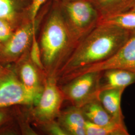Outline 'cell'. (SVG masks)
I'll list each match as a JSON object with an SVG mask.
<instances>
[{
	"instance_id": "cell-1",
	"label": "cell",
	"mask_w": 135,
	"mask_h": 135,
	"mask_svg": "<svg viewBox=\"0 0 135 135\" xmlns=\"http://www.w3.org/2000/svg\"><path fill=\"white\" fill-rule=\"evenodd\" d=\"M130 31L112 25L98 24L78 44L64 71L70 74L110 59L126 42Z\"/></svg>"
},
{
	"instance_id": "cell-2",
	"label": "cell",
	"mask_w": 135,
	"mask_h": 135,
	"mask_svg": "<svg viewBox=\"0 0 135 135\" xmlns=\"http://www.w3.org/2000/svg\"><path fill=\"white\" fill-rule=\"evenodd\" d=\"M42 32L40 41L43 65L52 66L63 54H71L79 42L75 38L63 17L58 4L54 2Z\"/></svg>"
},
{
	"instance_id": "cell-3",
	"label": "cell",
	"mask_w": 135,
	"mask_h": 135,
	"mask_svg": "<svg viewBox=\"0 0 135 135\" xmlns=\"http://www.w3.org/2000/svg\"><path fill=\"white\" fill-rule=\"evenodd\" d=\"M56 3L79 43L98 24L100 15L91 0Z\"/></svg>"
},
{
	"instance_id": "cell-4",
	"label": "cell",
	"mask_w": 135,
	"mask_h": 135,
	"mask_svg": "<svg viewBox=\"0 0 135 135\" xmlns=\"http://www.w3.org/2000/svg\"><path fill=\"white\" fill-rule=\"evenodd\" d=\"M101 74V71L89 72L71 79L64 91L75 106L81 107L97 98Z\"/></svg>"
},
{
	"instance_id": "cell-5",
	"label": "cell",
	"mask_w": 135,
	"mask_h": 135,
	"mask_svg": "<svg viewBox=\"0 0 135 135\" xmlns=\"http://www.w3.org/2000/svg\"><path fill=\"white\" fill-rule=\"evenodd\" d=\"M112 68H118L135 73V30L130 31V36L124 44L112 57L106 61L84 68L71 73L74 78L83 73L101 71Z\"/></svg>"
},
{
	"instance_id": "cell-6",
	"label": "cell",
	"mask_w": 135,
	"mask_h": 135,
	"mask_svg": "<svg viewBox=\"0 0 135 135\" xmlns=\"http://www.w3.org/2000/svg\"><path fill=\"white\" fill-rule=\"evenodd\" d=\"M37 102L20 80L8 71L0 76V109L15 105H30Z\"/></svg>"
},
{
	"instance_id": "cell-7",
	"label": "cell",
	"mask_w": 135,
	"mask_h": 135,
	"mask_svg": "<svg viewBox=\"0 0 135 135\" xmlns=\"http://www.w3.org/2000/svg\"><path fill=\"white\" fill-rule=\"evenodd\" d=\"M38 16L35 22L26 20L15 30L10 39L0 48V55L6 61H11L19 57L32 43L36 33Z\"/></svg>"
},
{
	"instance_id": "cell-8",
	"label": "cell",
	"mask_w": 135,
	"mask_h": 135,
	"mask_svg": "<svg viewBox=\"0 0 135 135\" xmlns=\"http://www.w3.org/2000/svg\"><path fill=\"white\" fill-rule=\"evenodd\" d=\"M62 101V95L58 88L53 83L49 82L37 102L35 115L42 121H51L58 115Z\"/></svg>"
},
{
	"instance_id": "cell-9",
	"label": "cell",
	"mask_w": 135,
	"mask_h": 135,
	"mask_svg": "<svg viewBox=\"0 0 135 135\" xmlns=\"http://www.w3.org/2000/svg\"><path fill=\"white\" fill-rule=\"evenodd\" d=\"M32 0H0V19L8 21L16 29L29 19Z\"/></svg>"
},
{
	"instance_id": "cell-10",
	"label": "cell",
	"mask_w": 135,
	"mask_h": 135,
	"mask_svg": "<svg viewBox=\"0 0 135 135\" xmlns=\"http://www.w3.org/2000/svg\"><path fill=\"white\" fill-rule=\"evenodd\" d=\"M134 83V73L118 68L108 69L101 71L99 92L109 89H125L127 87Z\"/></svg>"
},
{
	"instance_id": "cell-11",
	"label": "cell",
	"mask_w": 135,
	"mask_h": 135,
	"mask_svg": "<svg viewBox=\"0 0 135 135\" xmlns=\"http://www.w3.org/2000/svg\"><path fill=\"white\" fill-rule=\"evenodd\" d=\"M125 89L105 90L99 92L97 98L107 112L117 123L125 125L121 108L122 96Z\"/></svg>"
},
{
	"instance_id": "cell-12",
	"label": "cell",
	"mask_w": 135,
	"mask_h": 135,
	"mask_svg": "<svg viewBox=\"0 0 135 135\" xmlns=\"http://www.w3.org/2000/svg\"><path fill=\"white\" fill-rule=\"evenodd\" d=\"M81 108L86 120L95 124L103 126L117 123L107 112L97 98L87 102Z\"/></svg>"
},
{
	"instance_id": "cell-13",
	"label": "cell",
	"mask_w": 135,
	"mask_h": 135,
	"mask_svg": "<svg viewBox=\"0 0 135 135\" xmlns=\"http://www.w3.org/2000/svg\"><path fill=\"white\" fill-rule=\"evenodd\" d=\"M98 11L100 18L129 11L135 0H91Z\"/></svg>"
},
{
	"instance_id": "cell-14",
	"label": "cell",
	"mask_w": 135,
	"mask_h": 135,
	"mask_svg": "<svg viewBox=\"0 0 135 135\" xmlns=\"http://www.w3.org/2000/svg\"><path fill=\"white\" fill-rule=\"evenodd\" d=\"M63 125L68 133L73 135H86L85 124L86 119L81 107H74L63 115Z\"/></svg>"
},
{
	"instance_id": "cell-15",
	"label": "cell",
	"mask_w": 135,
	"mask_h": 135,
	"mask_svg": "<svg viewBox=\"0 0 135 135\" xmlns=\"http://www.w3.org/2000/svg\"><path fill=\"white\" fill-rule=\"evenodd\" d=\"M20 76L25 88L36 98L38 102L41 93L38 75L34 66L29 62L24 63L20 69Z\"/></svg>"
},
{
	"instance_id": "cell-16",
	"label": "cell",
	"mask_w": 135,
	"mask_h": 135,
	"mask_svg": "<svg viewBox=\"0 0 135 135\" xmlns=\"http://www.w3.org/2000/svg\"><path fill=\"white\" fill-rule=\"evenodd\" d=\"M85 129L86 135H129L125 125L118 123L107 125H98L86 120Z\"/></svg>"
},
{
	"instance_id": "cell-17",
	"label": "cell",
	"mask_w": 135,
	"mask_h": 135,
	"mask_svg": "<svg viewBox=\"0 0 135 135\" xmlns=\"http://www.w3.org/2000/svg\"><path fill=\"white\" fill-rule=\"evenodd\" d=\"M98 24L112 25L129 31L135 30V12L129 10L100 18Z\"/></svg>"
},
{
	"instance_id": "cell-18",
	"label": "cell",
	"mask_w": 135,
	"mask_h": 135,
	"mask_svg": "<svg viewBox=\"0 0 135 135\" xmlns=\"http://www.w3.org/2000/svg\"><path fill=\"white\" fill-rule=\"evenodd\" d=\"M30 56L33 63L40 68H43V65L42 63L41 50L40 48L38 41H37L36 36V33L34 34L32 43L31 45Z\"/></svg>"
},
{
	"instance_id": "cell-19",
	"label": "cell",
	"mask_w": 135,
	"mask_h": 135,
	"mask_svg": "<svg viewBox=\"0 0 135 135\" xmlns=\"http://www.w3.org/2000/svg\"><path fill=\"white\" fill-rule=\"evenodd\" d=\"M15 29L8 21L0 19V41L2 45L10 39Z\"/></svg>"
},
{
	"instance_id": "cell-20",
	"label": "cell",
	"mask_w": 135,
	"mask_h": 135,
	"mask_svg": "<svg viewBox=\"0 0 135 135\" xmlns=\"http://www.w3.org/2000/svg\"><path fill=\"white\" fill-rule=\"evenodd\" d=\"M48 0H32L29 9V19L35 22L39 11Z\"/></svg>"
},
{
	"instance_id": "cell-21",
	"label": "cell",
	"mask_w": 135,
	"mask_h": 135,
	"mask_svg": "<svg viewBox=\"0 0 135 135\" xmlns=\"http://www.w3.org/2000/svg\"><path fill=\"white\" fill-rule=\"evenodd\" d=\"M6 118V113L4 111L0 109V124L4 121Z\"/></svg>"
},
{
	"instance_id": "cell-22",
	"label": "cell",
	"mask_w": 135,
	"mask_h": 135,
	"mask_svg": "<svg viewBox=\"0 0 135 135\" xmlns=\"http://www.w3.org/2000/svg\"><path fill=\"white\" fill-rule=\"evenodd\" d=\"M8 71H7V70H6L5 68L3 67L1 65H0V76L5 74L7 72H8Z\"/></svg>"
},
{
	"instance_id": "cell-23",
	"label": "cell",
	"mask_w": 135,
	"mask_h": 135,
	"mask_svg": "<svg viewBox=\"0 0 135 135\" xmlns=\"http://www.w3.org/2000/svg\"><path fill=\"white\" fill-rule=\"evenodd\" d=\"M78 1V0H52V1H53V2H58V3L72 2V1Z\"/></svg>"
},
{
	"instance_id": "cell-24",
	"label": "cell",
	"mask_w": 135,
	"mask_h": 135,
	"mask_svg": "<svg viewBox=\"0 0 135 135\" xmlns=\"http://www.w3.org/2000/svg\"><path fill=\"white\" fill-rule=\"evenodd\" d=\"M131 11H133V12H135V4L134 5V6H133V7L131 9Z\"/></svg>"
},
{
	"instance_id": "cell-25",
	"label": "cell",
	"mask_w": 135,
	"mask_h": 135,
	"mask_svg": "<svg viewBox=\"0 0 135 135\" xmlns=\"http://www.w3.org/2000/svg\"><path fill=\"white\" fill-rule=\"evenodd\" d=\"M2 43H1V42L0 41V48H1V47L2 46Z\"/></svg>"
}]
</instances>
